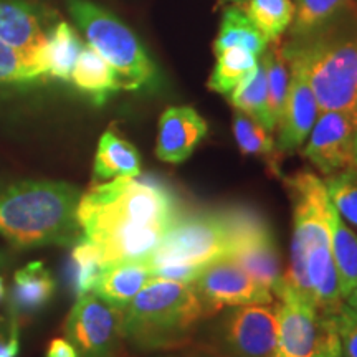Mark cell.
I'll use <instances>...</instances> for the list:
<instances>
[{
  "label": "cell",
  "instance_id": "1",
  "mask_svg": "<svg viewBox=\"0 0 357 357\" xmlns=\"http://www.w3.org/2000/svg\"><path fill=\"white\" fill-rule=\"evenodd\" d=\"M182 215L176 194L153 177H119L82 194L78 222L102 265L146 260Z\"/></svg>",
  "mask_w": 357,
  "mask_h": 357
},
{
  "label": "cell",
  "instance_id": "2",
  "mask_svg": "<svg viewBox=\"0 0 357 357\" xmlns=\"http://www.w3.org/2000/svg\"><path fill=\"white\" fill-rule=\"evenodd\" d=\"M82 192L66 182L22 181L0 192V235L15 248L75 245Z\"/></svg>",
  "mask_w": 357,
  "mask_h": 357
},
{
  "label": "cell",
  "instance_id": "3",
  "mask_svg": "<svg viewBox=\"0 0 357 357\" xmlns=\"http://www.w3.org/2000/svg\"><path fill=\"white\" fill-rule=\"evenodd\" d=\"M204 318L194 283L151 278L124 310V342L137 352L187 347Z\"/></svg>",
  "mask_w": 357,
  "mask_h": 357
},
{
  "label": "cell",
  "instance_id": "4",
  "mask_svg": "<svg viewBox=\"0 0 357 357\" xmlns=\"http://www.w3.org/2000/svg\"><path fill=\"white\" fill-rule=\"evenodd\" d=\"M284 185L293 202L294 229L289 268L281 280L312 305L306 261L316 247L331 245V222L336 208L329 200L324 181L307 169L284 178Z\"/></svg>",
  "mask_w": 357,
  "mask_h": 357
},
{
  "label": "cell",
  "instance_id": "5",
  "mask_svg": "<svg viewBox=\"0 0 357 357\" xmlns=\"http://www.w3.org/2000/svg\"><path fill=\"white\" fill-rule=\"evenodd\" d=\"M291 47L305 61L321 111H337L357 124V30Z\"/></svg>",
  "mask_w": 357,
  "mask_h": 357
},
{
  "label": "cell",
  "instance_id": "6",
  "mask_svg": "<svg viewBox=\"0 0 357 357\" xmlns=\"http://www.w3.org/2000/svg\"><path fill=\"white\" fill-rule=\"evenodd\" d=\"M68 8L88 45L113 66L119 89H139L153 82V60L128 25L88 0H68Z\"/></svg>",
  "mask_w": 357,
  "mask_h": 357
},
{
  "label": "cell",
  "instance_id": "7",
  "mask_svg": "<svg viewBox=\"0 0 357 357\" xmlns=\"http://www.w3.org/2000/svg\"><path fill=\"white\" fill-rule=\"evenodd\" d=\"M220 215L229 236L227 258L238 263L261 287L275 293L283 271L276 240L265 217L250 207L223 208Z\"/></svg>",
  "mask_w": 357,
  "mask_h": 357
},
{
  "label": "cell",
  "instance_id": "8",
  "mask_svg": "<svg viewBox=\"0 0 357 357\" xmlns=\"http://www.w3.org/2000/svg\"><path fill=\"white\" fill-rule=\"evenodd\" d=\"M227 253L229 236L220 211L189 212L177 218L146 261L151 271L172 263L205 266Z\"/></svg>",
  "mask_w": 357,
  "mask_h": 357
},
{
  "label": "cell",
  "instance_id": "9",
  "mask_svg": "<svg viewBox=\"0 0 357 357\" xmlns=\"http://www.w3.org/2000/svg\"><path fill=\"white\" fill-rule=\"evenodd\" d=\"M273 294L278 298L275 357H312L329 337L337 334L333 316H321L283 280Z\"/></svg>",
  "mask_w": 357,
  "mask_h": 357
},
{
  "label": "cell",
  "instance_id": "10",
  "mask_svg": "<svg viewBox=\"0 0 357 357\" xmlns=\"http://www.w3.org/2000/svg\"><path fill=\"white\" fill-rule=\"evenodd\" d=\"M278 306L230 307L218 321L211 346L229 357H275Z\"/></svg>",
  "mask_w": 357,
  "mask_h": 357
},
{
  "label": "cell",
  "instance_id": "11",
  "mask_svg": "<svg viewBox=\"0 0 357 357\" xmlns=\"http://www.w3.org/2000/svg\"><path fill=\"white\" fill-rule=\"evenodd\" d=\"M124 310L95 293L79 296L65 323L66 339L82 357H116L124 342Z\"/></svg>",
  "mask_w": 357,
  "mask_h": 357
},
{
  "label": "cell",
  "instance_id": "12",
  "mask_svg": "<svg viewBox=\"0 0 357 357\" xmlns=\"http://www.w3.org/2000/svg\"><path fill=\"white\" fill-rule=\"evenodd\" d=\"M194 287L208 316L243 305H268L275 296L261 287L231 258H218L204 266L202 273L194 281Z\"/></svg>",
  "mask_w": 357,
  "mask_h": 357
},
{
  "label": "cell",
  "instance_id": "13",
  "mask_svg": "<svg viewBox=\"0 0 357 357\" xmlns=\"http://www.w3.org/2000/svg\"><path fill=\"white\" fill-rule=\"evenodd\" d=\"M291 65L287 105L280 119V153H293L305 144L319 116V106L307 79L305 61L291 45H284Z\"/></svg>",
  "mask_w": 357,
  "mask_h": 357
},
{
  "label": "cell",
  "instance_id": "14",
  "mask_svg": "<svg viewBox=\"0 0 357 357\" xmlns=\"http://www.w3.org/2000/svg\"><path fill=\"white\" fill-rule=\"evenodd\" d=\"M48 33L32 3L0 0V40L24 55L42 79L48 78Z\"/></svg>",
  "mask_w": 357,
  "mask_h": 357
},
{
  "label": "cell",
  "instance_id": "15",
  "mask_svg": "<svg viewBox=\"0 0 357 357\" xmlns=\"http://www.w3.org/2000/svg\"><path fill=\"white\" fill-rule=\"evenodd\" d=\"M357 124L337 111H321L303 149L306 159L324 176L352 166V137Z\"/></svg>",
  "mask_w": 357,
  "mask_h": 357
},
{
  "label": "cell",
  "instance_id": "16",
  "mask_svg": "<svg viewBox=\"0 0 357 357\" xmlns=\"http://www.w3.org/2000/svg\"><path fill=\"white\" fill-rule=\"evenodd\" d=\"M205 119L190 106H172L159 119L155 155L169 164L189 159L199 142L207 136Z\"/></svg>",
  "mask_w": 357,
  "mask_h": 357
},
{
  "label": "cell",
  "instance_id": "17",
  "mask_svg": "<svg viewBox=\"0 0 357 357\" xmlns=\"http://www.w3.org/2000/svg\"><path fill=\"white\" fill-rule=\"evenodd\" d=\"M153 273L146 260L109 263L102 268L91 293L111 306L126 310L129 303L149 283Z\"/></svg>",
  "mask_w": 357,
  "mask_h": 357
},
{
  "label": "cell",
  "instance_id": "18",
  "mask_svg": "<svg viewBox=\"0 0 357 357\" xmlns=\"http://www.w3.org/2000/svg\"><path fill=\"white\" fill-rule=\"evenodd\" d=\"M306 273L312 306L321 316H336L342 310L346 300L339 288L331 245H321L312 250L306 261Z\"/></svg>",
  "mask_w": 357,
  "mask_h": 357
},
{
  "label": "cell",
  "instance_id": "19",
  "mask_svg": "<svg viewBox=\"0 0 357 357\" xmlns=\"http://www.w3.org/2000/svg\"><path fill=\"white\" fill-rule=\"evenodd\" d=\"M55 280L43 263L33 261L20 268L13 275L10 289V307L13 318L33 314L48 305L55 294Z\"/></svg>",
  "mask_w": 357,
  "mask_h": 357
},
{
  "label": "cell",
  "instance_id": "20",
  "mask_svg": "<svg viewBox=\"0 0 357 357\" xmlns=\"http://www.w3.org/2000/svg\"><path fill=\"white\" fill-rule=\"evenodd\" d=\"M95 178L102 182L141 176V155L131 142L108 129L101 136L95 155Z\"/></svg>",
  "mask_w": 357,
  "mask_h": 357
},
{
  "label": "cell",
  "instance_id": "21",
  "mask_svg": "<svg viewBox=\"0 0 357 357\" xmlns=\"http://www.w3.org/2000/svg\"><path fill=\"white\" fill-rule=\"evenodd\" d=\"M70 82H73L75 86L91 96L98 105H102L111 93L119 89L118 77L113 66L88 43L83 45L79 52Z\"/></svg>",
  "mask_w": 357,
  "mask_h": 357
},
{
  "label": "cell",
  "instance_id": "22",
  "mask_svg": "<svg viewBox=\"0 0 357 357\" xmlns=\"http://www.w3.org/2000/svg\"><path fill=\"white\" fill-rule=\"evenodd\" d=\"M271 47L265 48L260 55V60L265 65L266 83H268V113H270L271 123L276 129L283 116L284 105H287L289 78H291V65L284 52V45L278 40L270 42Z\"/></svg>",
  "mask_w": 357,
  "mask_h": 357
},
{
  "label": "cell",
  "instance_id": "23",
  "mask_svg": "<svg viewBox=\"0 0 357 357\" xmlns=\"http://www.w3.org/2000/svg\"><path fill=\"white\" fill-rule=\"evenodd\" d=\"M266 40L263 37L260 30L257 29L255 24L248 19L238 6L229 7L223 15L220 32H218L213 50L220 53L229 48H243L253 55L260 56L266 48Z\"/></svg>",
  "mask_w": 357,
  "mask_h": 357
},
{
  "label": "cell",
  "instance_id": "24",
  "mask_svg": "<svg viewBox=\"0 0 357 357\" xmlns=\"http://www.w3.org/2000/svg\"><path fill=\"white\" fill-rule=\"evenodd\" d=\"M331 253L339 276L342 298L349 296L357 284V234L334 212L331 222Z\"/></svg>",
  "mask_w": 357,
  "mask_h": 357
},
{
  "label": "cell",
  "instance_id": "25",
  "mask_svg": "<svg viewBox=\"0 0 357 357\" xmlns=\"http://www.w3.org/2000/svg\"><path fill=\"white\" fill-rule=\"evenodd\" d=\"M230 102L236 109L260 123L266 131H275L268 113L266 71L261 60H258L257 68L230 93Z\"/></svg>",
  "mask_w": 357,
  "mask_h": 357
},
{
  "label": "cell",
  "instance_id": "26",
  "mask_svg": "<svg viewBox=\"0 0 357 357\" xmlns=\"http://www.w3.org/2000/svg\"><path fill=\"white\" fill-rule=\"evenodd\" d=\"M83 45L73 26H70L66 22H60L53 26L48 33L47 48L48 78L70 82Z\"/></svg>",
  "mask_w": 357,
  "mask_h": 357
},
{
  "label": "cell",
  "instance_id": "27",
  "mask_svg": "<svg viewBox=\"0 0 357 357\" xmlns=\"http://www.w3.org/2000/svg\"><path fill=\"white\" fill-rule=\"evenodd\" d=\"M234 136L243 154L263 158L271 172L278 174V160L281 153L275 146L271 132L266 131L260 123L236 109L234 114Z\"/></svg>",
  "mask_w": 357,
  "mask_h": 357
},
{
  "label": "cell",
  "instance_id": "28",
  "mask_svg": "<svg viewBox=\"0 0 357 357\" xmlns=\"http://www.w3.org/2000/svg\"><path fill=\"white\" fill-rule=\"evenodd\" d=\"M354 0H294V12L289 32L293 37L305 38L319 32L326 24L347 10Z\"/></svg>",
  "mask_w": 357,
  "mask_h": 357
},
{
  "label": "cell",
  "instance_id": "29",
  "mask_svg": "<svg viewBox=\"0 0 357 357\" xmlns=\"http://www.w3.org/2000/svg\"><path fill=\"white\" fill-rule=\"evenodd\" d=\"M260 56L243 48H229L217 53V63L208 79V88L220 95H230L257 68Z\"/></svg>",
  "mask_w": 357,
  "mask_h": 357
},
{
  "label": "cell",
  "instance_id": "30",
  "mask_svg": "<svg viewBox=\"0 0 357 357\" xmlns=\"http://www.w3.org/2000/svg\"><path fill=\"white\" fill-rule=\"evenodd\" d=\"M255 24L268 43L280 40L293 20L291 0H247L238 6Z\"/></svg>",
  "mask_w": 357,
  "mask_h": 357
},
{
  "label": "cell",
  "instance_id": "31",
  "mask_svg": "<svg viewBox=\"0 0 357 357\" xmlns=\"http://www.w3.org/2000/svg\"><path fill=\"white\" fill-rule=\"evenodd\" d=\"M102 268V258L95 243L82 235L71 252V284L77 296L93 291Z\"/></svg>",
  "mask_w": 357,
  "mask_h": 357
},
{
  "label": "cell",
  "instance_id": "32",
  "mask_svg": "<svg viewBox=\"0 0 357 357\" xmlns=\"http://www.w3.org/2000/svg\"><path fill=\"white\" fill-rule=\"evenodd\" d=\"M324 184L336 212L357 229V167L349 166L331 174Z\"/></svg>",
  "mask_w": 357,
  "mask_h": 357
},
{
  "label": "cell",
  "instance_id": "33",
  "mask_svg": "<svg viewBox=\"0 0 357 357\" xmlns=\"http://www.w3.org/2000/svg\"><path fill=\"white\" fill-rule=\"evenodd\" d=\"M43 82L33 66L15 48L0 40V84H29Z\"/></svg>",
  "mask_w": 357,
  "mask_h": 357
},
{
  "label": "cell",
  "instance_id": "34",
  "mask_svg": "<svg viewBox=\"0 0 357 357\" xmlns=\"http://www.w3.org/2000/svg\"><path fill=\"white\" fill-rule=\"evenodd\" d=\"M333 318L341 344V357H357V312L344 303L342 310Z\"/></svg>",
  "mask_w": 357,
  "mask_h": 357
},
{
  "label": "cell",
  "instance_id": "35",
  "mask_svg": "<svg viewBox=\"0 0 357 357\" xmlns=\"http://www.w3.org/2000/svg\"><path fill=\"white\" fill-rule=\"evenodd\" d=\"M204 266L197 265H178V263H172V265H164L154 268L151 273L153 278H162L167 281H178V283H194L202 273Z\"/></svg>",
  "mask_w": 357,
  "mask_h": 357
},
{
  "label": "cell",
  "instance_id": "36",
  "mask_svg": "<svg viewBox=\"0 0 357 357\" xmlns=\"http://www.w3.org/2000/svg\"><path fill=\"white\" fill-rule=\"evenodd\" d=\"M47 357H78V351L68 339L56 337L48 344Z\"/></svg>",
  "mask_w": 357,
  "mask_h": 357
},
{
  "label": "cell",
  "instance_id": "37",
  "mask_svg": "<svg viewBox=\"0 0 357 357\" xmlns=\"http://www.w3.org/2000/svg\"><path fill=\"white\" fill-rule=\"evenodd\" d=\"M189 347V346H187ZM184 354L187 357H229L227 354H223L215 347L211 344H197V346H192L187 349Z\"/></svg>",
  "mask_w": 357,
  "mask_h": 357
},
{
  "label": "cell",
  "instance_id": "38",
  "mask_svg": "<svg viewBox=\"0 0 357 357\" xmlns=\"http://www.w3.org/2000/svg\"><path fill=\"white\" fill-rule=\"evenodd\" d=\"M312 357H341V344H339L337 334L329 337Z\"/></svg>",
  "mask_w": 357,
  "mask_h": 357
},
{
  "label": "cell",
  "instance_id": "39",
  "mask_svg": "<svg viewBox=\"0 0 357 357\" xmlns=\"http://www.w3.org/2000/svg\"><path fill=\"white\" fill-rule=\"evenodd\" d=\"M20 349L19 344V336L8 339L7 342H2L0 344V357H17Z\"/></svg>",
  "mask_w": 357,
  "mask_h": 357
},
{
  "label": "cell",
  "instance_id": "40",
  "mask_svg": "<svg viewBox=\"0 0 357 357\" xmlns=\"http://www.w3.org/2000/svg\"><path fill=\"white\" fill-rule=\"evenodd\" d=\"M346 305L349 306L352 311L357 312V284H356V288L351 291L349 296L346 298Z\"/></svg>",
  "mask_w": 357,
  "mask_h": 357
},
{
  "label": "cell",
  "instance_id": "41",
  "mask_svg": "<svg viewBox=\"0 0 357 357\" xmlns=\"http://www.w3.org/2000/svg\"><path fill=\"white\" fill-rule=\"evenodd\" d=\"M8 265H10V255L7 252H3V250H0V270Z\"/></svg>",
  "mask_w": 357,
  "mask_h": 357
},
{
  "label": "cell",
  "instance_id": "42",
  "mask_svg": "<svg viewBox=\"0 0 357 357\" xmlns=\"http://www.w3.org/2000/svg\"><path fill=\"white\" fill-rule=\"evenodd\" d=\"M352 166L357 167V131L352 137Z\"/></svg>",
  "mask_w": 357,
  "mask_h": 357
},
{
  "label": "cell",
  "instance_id": "43",
  "mask_svg": "<svg viewBox=\"0 0 357 357\" xmlns=\"http://www.w3.org/2000/svg\"><path fill=\"white\" fill-rule=\"evenodd\" d=\"M3 296H6V288H3V280L0 276V301L3 300Z\"/></svg>",
  "mask_w": 357,
  "mask_h": 357
},
{
  "label": "cell",
  "instance_id": "44",
  "mask_svg": "<svg viewBox=\"0 0 357 357\" xmlns=\"http://www.w3.org/2000/svg\"><path fill=\"white\" fill-rule=\"evenodd\" d=\"M160 357H187V356L182 352V354H167V356H160Z\"/></svg>",
  "mask_w": 357,
  "mask_h": 357
},
{
  "label": "cell",
  "instance_id": "45",
  "mask_svg": "<svg viewBox=\"0 0 357 357\" xmlns=\"http://www.w3.org/2000/svg\"><path fill=\"white\" fill-rule=\"evenodd\" d=\"M235 2H240V0H235Z\"/></svg>",
  "mask_w": 357,
  "mask_h": 357
}]
</instances>
